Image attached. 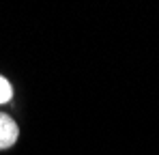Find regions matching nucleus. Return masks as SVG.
I'll use <instances>...</instances> for the list:
<instances>
[{"instance_id": "nucleus-1", "label": "nucleus", "mask_w": 159, "mask_h": 155, "mask_svg": "<svg viewBox=\"0 0 159 155\" xmlns=\"http://www.w3.org/2000/svg\"><path fill=\"white\" fill-rule=\"evenodd\" d=\"M20 138V125L7 112H0V151L11 149Z\"/></svg>"}, {"instance_id": "nucleus-2", "label": "nucleus", "mask_w": 159, "mask_h": 155, "mask_svg": "<svg viewBox=\"0 0 159 155\" xmlns=\"http://www.w3.org/2000/svg\"><path fill=\"white\" fill-rule=\"evenodd\" d=\"M11 99H13V86L4 76H0V106L9 103Z\"/></svg>"}]
</instances>
